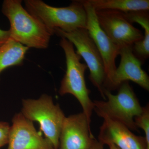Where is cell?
<instances>
[{"instance_id": "6", "label": "cell", "mask_w": 149, "mask_h": 149, "mask_svg": "<svg viewBox=\"0 0 149 149\" xmlns=\"http://www.w3.org/2000/svg\"><path fill=\"white\" fill-rule=\"evenodd\" d=\"M54 33L67 39L77 49L76 52L84 59L89 68V79L91 83L106 100L104 94V84L106 75L103 61L87 29L80 28L70 32L57 29H55Z\"/></svg>"}, {"instance_id": "5", "label": "cell", "mask_w": 149, "mask_h": 149, "mask_svg": "<svg viewBox=\"0 0 149 149\" xmlns=\"http://www.w3.org/2000/svg\"><path fill=\"white\" fill-rule=\"evenodd\" d=\"M21 113L32 122L39 123L45 138L55 149H58L59 139L66 116L51 96L43 94L37 99H23Z\"/></svg>"}, {"instance_id": "10", "label": "cell", "mask_w": 149, "mask_h": 149, "mask_svg": "<svg viewBox=\"0 0 149 149\" xmlns=\"http://www.w3.org/2000/svg\"><path fill=\"white\" fill-rule=\"evenodd\" d=\"M12 122L8 149H55L21 112L14 116Z\"/></svg>"}, {"instance_id": "1", "label": "cell", "mask_w": 149, "mask_h": 149, "mask_svg": "<svg viewBox=\"0 0 149 149\" xmlns=\"http://www.w3.org/2000/svg\"><path fill=\"white\" fill-rule=\"evenodd\" d=\"M22 3L21 0H5L3 3L2 12L10 24V39L29 48L47 49L52 34Z\"/></svg>"}, {"instance_id": "16", "label": "cell", "mask_w": 149, "mask_h": 149, "mask_svg": "<svg viewBox=\"0 0 149 149\" xmlns=\"http://www.w3.org/2000/svg\"><path fill=\"white\" fill-rule=\"evenodd\" d=\"M137 128H141L145 132L146 142L149 149V106L148 104L143 108L142 112L134 118Z\"/></svg>"}, {"instance_id": "15", "label": "cell", "mask_w": 149, "mask_h": 149, "mask_svg": "<svg viewBox=\"0 0 149 149\" xmlns=\"http://www.w3.org/2000/svg\"><path fill=\"white\" fill-rule=\"evenodd\" d=\"M96 10H110L126 13L149 10V0H88Z\"/></svg>"}, {"instance_id": "14", "label": "cell", "mask_w": 149, "mask_h": 149, "mask_svg": "<svg viewBox=\"0 0 149 149\" xmlns=\"http://www.w3.org/2000/svg\"><path fill=\"white\" fill-rule=\"evenodd\" d=\"M29 49L10 39L0 47V74L8 68L22 65Z\"/></svg>"}, {"instance_id": "12", "label": "cell", "mask_w": 149, "mask_h": 149, "mask_svg": "<svg viewBox=\"0 0 149 149\" xmlns=\"http://www.w3.org/2000/svg\"><path fill=\"white\" fill-rule=\"evenodd\" d=\"M100 128L99 142L102 145H114L119 149H148L145 137L137 136L125 125L104 118Z\"/></svg>"}, {"instance_id": "2", "label": "cell", "mask_w": 149, "mask_h": 149, "mask_svg": "<svg viewBox=\"0 0 149 149\" xmlns=\"http://www.w3.org/2000/svg\"><path fill=\"white\" fill-rule=\"evenodd\" d=\"M25 9L40 20L52 35L56 29L64 32L86 28L87 13L80 1H73L68 6L56 7L42 0H25Z\"/></svg>"}, {"instance_id": "20", "label": "cell", "mask_w": 149, "mask_h": 149, "mask_svg": "<svg viewBox=\"0 0 149 149\" xmlns=\"http://www.w3.org/2000/svg\"><path fill=\"white\" fill-rule=\"evenodd\" d=\"M109 149H119L116 146H115L114 145H113V144L109 145Z\"/></svg>"}, {"instance_id": "13", "label": "cell", "mask_w": 149, "mask_h": 149, "mask_svg": "<svg viewBox=\"0 0 149 149\" xmlns=\"http://www.w3.org/2000/svg\"><path fill=\"white\" fill-rule=\"evenodd\" d=\"M124 13L130 22L138 23L145 31L143 38L133 46L134 55L141 61H145L149 57V10L134 11Z\"/></svg>"}, {"instance_id": "17", "label": "cell", "mask_w": 149, "mask_h": 149, "mask_svg": "<svg viewBox=\"0 0 149 149\" xmlns=\"http://www.w3.org/2000/svg\"><path fill=\"white\" fill-rule=\"evenodd\" d=\"M10 126L8 122L0 121V148L8 143Z\"/></svg>"}, {"instance_id": "11", "label": "cell", "mask_w": 149, "mask_h": 149, "mask_svg": "<svg viewBox=\"0 0 149 149\" xmlns=\"http://www.w3.org/2000/svg\"><path fill=\"white\" fill-rule=\"evenodd\" d=\"M119 55L120 56V64L116 68L108 91L118 89L123 83L130 80L148 91V75L142 69L143 63L133 54V46L120 48Z\"/></svg>"}, {"instance_id": "4", "label": "cell", "mask_w": 149, "mask_h": 149, "mask_svg": "<svg viewBox=\"0 0 149 149\" xmlns=\"http://www.w3.org/2000/svg\"><path fill=\"white\" fill-rule=\"evenodd\" d=\"M61 38L59 45L65 54L66 70L58 93L61 96L70 94L74 96L91 124L94 106L89 96L91 91L87 88L85 80V72L88 67L80 62L82 58L74 51L72 43L65 38Z\"/></svg>"}, {"instance_id": "18", "label": "cell", "mask_w": 149, "mask_h": 149, "mask_svg": "<svg viewBox=\"0 0 149 149\" xmlns=\"http://www.w3.org/2000/svg\"><path fill=\"white\" fill-rule=\"evenodd\" d=\"M10 39L9 30H3L0 29V47L3 45Z\"/></svg>"}, {"instance_id": "9", "label": "cell", "mask_w": 149, "mask_h": 149, "mask_svg": "<svg viewBox=\"0 0 149 149\" xmlns=\"http://www.w3.org/2000/svg\"><path fill=\"white\" fill-rule=\"evenodd\" d=\"M95 140L91 124L82 112L65 117L60 135L58 149H90Z\"/></svg>"}, {"instance_id": "3", "label": "cell", "mask_w": 149, "mask_h": 149, "mask_svg": "<svg viewBox=\"0 0 149 149\" xmlns=\"http://www.w3.org/2000/svg\"><path fill=\"white\" fill-rule=\"evenodd\" d=\"M116 95L104 89L106 100L93 102L94 110L100 117L123 124L130 130L139 132L134 118L143 111L139 100L128 81L123 83Z\"/></svg>"}, {"instance_id": "19", "label": "cell", "mask_w": 149, "mask_h": 149, "mask_svg": "<svg viewBox=\"0 0 149 149\" xmlns=\"http://www.w3.org/2000/svg\"><path fill=\"white\" fill-rule=\"evenodd\" d=\"M90 149H104L103 145L100 143L99 141L95 140Z\"/></svg>"}, {"instance_id": "8", "label": "cell", "mask_w": 149, "mask_h": 149, "mask_svg": "<svg viewBox=\"0 0 149 149\" xmlns=\"http://www.w3.org/2000/svg\"><path fill=\"white\" fill-rule=\"evenodd\" d=\"M87 15L86 29L95 44L103 61L105 70L104 89L109 90L116 67V59L119 55L120 48L113 42L99 25L95 10L88 1H81Z\"/></svg>"}, {"instance_id": "7", "label": "cell", "mask_w": 149, "mask_h": 149, "mask_svg": "<svg viewBox=\"0 0 149 149\" xmlns=\"http://www.w3.org/2000/svg\"><path fill=\"white\" fill-rule=\"evenodd\" d=\"M95 13L102 29L120 49L133 46L143 38V32L133 26L124 13L110 10H95Z\"/></svg>"}]
</instances>
